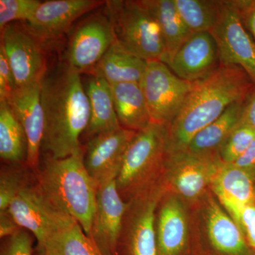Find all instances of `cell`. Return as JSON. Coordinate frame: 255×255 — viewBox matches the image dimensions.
Listing matches in <instances>:
<instances>
[{
  "label": "cell",
  "instance_id": "cell-41",
  "mask_svg": "<svg viewBox=\"0 0 255 255\" xmlns=\"http://www.w3.org/2000/svg\"></svg>",
  "mask_w": 255,
  "mask_h": 255
},
{
  "label": "cell",
  "instance_id": "cell-7",
  "mask_svg": "<svg viewBox=\"0 0 255 255\" xmlns=\"http://www.w3.org/2000/svg\"><path fill=\"white\" fill-rule=\"evenodd\" d=\"M167 191L163 180L128 201L117 255H157L156 210Z\"/></svg>",
  "mask_w": 255,
  "mask_h": 255
},
{
  "label": "cell",
  "instance_id": "cell-11",
  "mask_svg": "<svg viewBox=\"0 0 255 255\" xmlns=\"http://www.w3.org/2000/svg\"><path fill=\"white\" fill-rule=\"evenodd\" d=\"M117 41L113 23L105 9L87 17L72 35L66 63L81 74H90Z\"/></svg>",
  "mask_w": 255,
  "mask_h": 255
},
{
  "label": "cell",
  "instance_id": "cell-4",
  "mask_svg": "<svg viewBox=\"0 0 255 255\" xmlns=\"http://www.w3.org/2000/svg\"><path fill=\"white\" fill-rule=\"evenodd\" d=\"M189 204V255H255L234 220L209 189Z\"/></svg>",
  "mask_w": 255,
  "mask_h": 255
},
{
  "label": "cell",
  "instance_id": "cell-21",
  "mask_svg": "<svg viewBox=\"0 0 255 255\" xmlns=\"http://www.w3.org/2000/svg\"><path fill=\"white\" fill-rule=\"evenodd\" d=\"M36 252L43 255H103L81 226L67 214L60 216L41 251Z\"/></svg>",
  "mask_w": 255,
  "mask_h": 255
},
{
  "label": "cell",
  "instance_id": "cell-6",
  "mask_svg": "<svg viewBox=\"0 0 255 255\" xmlns=\"http://www.w3.org/2000/svg\"><path fill=\"white\" fill-rule=\"evenodd\" d=\"M117 41L124 49L145 61L162 62L165 46L155 16L143 1H106Z\"/></svg>",
  "mask_w": 255,
  "mask_h": 255
},
{
  "label": "cell",
  "instance_id": "cell-31",
  "mask_svg": "<svg viewBox=\"0 0 255 255\" xmlns=\"http://www.w3.org/2000/svg\"><path fill=\"white\" fill-rule=\"evenodd\" d=\"M41 1L38 0H0V29L15 21H27Z\"/></svg>",
  "mask_w": 255,
  "mask_h": 255
},
{
  "label": "cell",
  "instance_id": "cell-17",
  "mask_svg": "<svg viewBox=\"0 0 255 255\" xmlns=\"http://www.w3.org/2000/svg\"><path fill=\"white\" fill-rule=\"evenodd\" d=\"M41 82L17 87L6 100L22 126L28 142L26 166L38 170L44 133V114L41 101Z\"/></svg>",
  "mask_w": 255,
  "mask_h": 255
},
{
  "label": "cell",
  "instance_id": "cell-3",
  "mask_svg": "<svg viewBox=\"0 0 255 255\" xmlns=\"http://www.w3.org/2000/svg\"><path fill=\"white\" fill-rule=\"evenodd\" d=\"M83 157L84 153L62 159L46 155L36 180L47 199L73 218L90 237L98 187L85 168Z\"/></svg>",
  "mask_w": 255,
  "mask_h": 255
},
{
  "label": "cell",
  "instance_id": "cell-14",
  "mask_svg": "<svg viewBox=\"0 0 255 255\" xmlns=\"http://www.w3.org/2000/svg\"><path fill=\"white\" fill-rule=\"evenodd\" d=\"M135 131L121 128L92 137L84 150V164L97 187L115 181Z\"/></svg>",
  "mask_w": 255,
  "mask_h": 255
},
{
  "label": "cell",
  "instance_id": "cell-37",
  "mask_svg": "<svg viewBox=\"0 0 255 255\" xmlns=\"http://www.w3.org/2000/svg\"><path fill=\"white\" fill-rule=\"evenodd\" d=\"M233 164L255 173V138L245 153Z\"/></svg>",
  "mask_w": 255,
  "mask_h": 255
},
{
  "label": "cell",
  "instance_id": "cell-28",
  "mask_svg": "<svg viewBox=\"0 0 255 255\" xmlns=\"http://www.w3.org/2000/svg\"><path fill=\"white\" fill-rule=\"evenodd\" d=\"M183 22L191 34L210 32L219 12L220 1L215 0H174Z\"/></svg>",
  "mask_w": 255,
  "mask_h": 255
},
{
  "label": "cell",
  "instance_id": "cell-23",
  "mask_svg": "<svg viewBox=\"0 0 255 255\" xmlns=\"http://www.w3.org/2000/svg\"><path fill=\"white\" fill-rule=\"evenodd\" d=\"M244 106V101L230 106L219 119L198 132L184 151L201 157H219L223 142L241 122Z\"/></svg>",
  "mask_w": 255,
  "mask_h": 255
},
{
  "label": "cell",
  "instance_id": "cell-33",
  "mask_svg": "<svg viewBox=\"0 0 255 255\" xmlns=\"http://www.w3.org/2000/svg\"><path fill=\"white\" fill-rule=\"evenodd\" d=\"M229 215L241 229L248 244L255 252V204L243 206Z\"/></svg>",
  "mask_w": 255,
  "mask_h": 255
},
{
  "label": "cell",
  "instance_id": "cell-13",
  "mask_svg": "<svg viewBox=\"0 0 255 255\" xmlns=\"http://www.w3.org/2000/svg\"><path fill=\"white\" fill-rule=\"evenodd\" d=\"M7 210L18 226L35 238L36 251H41L52 228L60 216L65 214L47 199L36 179L22 188Z\"/></svg>",
  "mask_w": 255,
  "mask_h": 255
},
{
  "label": "cell",
  "instance_id": "cell-26",
  "mask_svg": "<svg viewBox=\"0 0 255 255\" xmlns=\"http://www.w3.org/2000/svg\"><path fill=\"white\" fill-rule=\"evenodd\" d=\"M142 1L158 23L165 46L163 63L168 65L179 48L192 34L179 16L174 0Z\"/></svg>",
  "mask_w": 255,
  "mask_h": 255
},
{
  "label": "cell",
  "instance_id": "cell-16",
  "mask_svg": "<svg viewBox=\"0 0 255 255\" xmlns=\"http://www.w3.org/2000/svg\"><path fill=\"white\" fill-rule=\"evenodd\" d=\"M127 206V203L117 190L115 181L102 184L97 189L90 238L103 255H117Z\"/></svg>",
  "mask_w": 255,
  "mask_h": 255
},
{
  "label": "cell",
  "instance_id": "cell-15",
  "mask_svg": "<svg viewBox=\"0 0 255 255\" xmlns=\"http://www.w3.org/2000/svg\"><path fill=\"white\" fill-rule=\"evenodd\" d=\"M157 255H189V204L166 191L155 215Z\"/></svg>",
  "mask_w": 255,
  "mask_h": 255
},
{
  "label": "cell",
  "instance_id": "cell-25",
  "mask_svg": "<svg viewBox=\"0 0 255 255\" xmlns=\"http://www.w3.org/2000/svg\"><path fill=\"white\" fill-rule=\"evenodd\" d=\"M146 65L147 61L129 53L116 41L90 75L103 78L110 85L125 82L140 83Z\"/></svg>",
  "mask_w": 255,
  "mask_h": 255
},
{
  "label": "cell",
  "instance_id": "cell-38",
  "mask_svg": "<svg viewBox=\"0 0 255 255\" xmlns=\"http://www.w3.org/2000/svg\"><path fill=\"white\" fill-rule=\"evenodd\" d=\"M241 122L255 130V92L249 97L245 104Z\"/></svg>",
  "mask_w": 255,
  "mask_h": 255
},
{
  "label": "cell",
  "instance_id": "cell-20",
  "mask_svg": "<svg viewBox=\"0 0 255 255\" xmlns=\"http://www.w3.org/2000/svg\"><path fill=\"white\" fill-rule=\"evenodd\" d=\"M255 173L234 164L220 166L211 184V190L228 214L255 204Z\"/></svg>",
  "mask_w": 255,
  "mask_h": 255
},
{
  "label": "cell",
  "instance_id": "cell-2",
  "mask_svg": "<svg viewBox=\"0 0 255 255\" xmlns=\"http://www.w3.org/2000/svg\"><path fill=\"white\" fill-rule=\"evenodd\" d=\"M247 74L238 66L221 65L214 73L193 82L192 89L167 128V155L183 152L196 134L219 119L228 107L244 101Z\"/></svg>",
  "mask_w": 255,
  "mask_h": 255
},
{
  "label": "cell",
  "instance_id": "cell-10",
  "mask_svg": "<svg viewBox=\"0 0 255 255\" xmlns=\"http://www.w3.org/2000/svg\"><path fill=\"white\" fill-rule=\"evenodd\" d=\"M221 164L219 157H201L186 151L167 155L162 180L167 191L191 204L211 189Z\"/></svg>",
  "mask_w": 255,
  "mask_h": 255
},
{
  "label": "cell",
  "instance_id": "cell-30",
  "mask_svg": "<svg viewBox=\"0 0 255 255\" xmlns=\"http://www.w3.org/2000/svg\"><path fill=\"white\" fill-rule=\"evenodd\" d=\"M22 164L3 167L0 174V211L8 209L13 199L30 182Z\"/></svg>",
  "mask_w": 255,
  "mask_h": 255
},
{
  "label": "cell",
  "instance_id": "cell-12",
  "mask_svg": "<svg viewBox=\"0 0 255 255\" xmlns=\"http://www.w3.org/2000/svg\"><path fill=\"white\" fill-rule=\"evenodd\" d=\"M1 44L14 75L16 87L41 81L46 60L38 39L26 26L9 23L1 31Z\"/></svg>",
  "mask_w": 255,
  "mask_h": 255
},
{
  "label": "cell",
  "instance_id": "cell-32",
  "mask_svg": "<svg viewBox=\"0 0 255 255\" xmlns=\"http://www.w3.org/2000/svg\"><path fill=\"white\" fill-rule=\"evenodd\" d=\"M31 233L21 229L6 241L1 247L0 255H34L33 236Z\"/></svg>",
  "mask_w": 255,
  "mask_h": 255
},
{
  "label": "cell",
  "instance_id": "cell-39",
  "mask_svg": "<svg viewBox=\"0 0 255 255\" xmlns=\"http://www.w3.org/2000/svg\"><path fill=\"white\" fill-rule=\"evenodd\" d=\"M43 255L40 254V253H36V251H35V255Z\"/></svg>",
  "mask_w": 255,
  "mask_h": 255
},
{
  "label": "cell",
  "instance_id": "cell-8",
  "mask_svg": "<svg viewBox=\"0 0 255 255\" xmlns=\"http://www.w3.org/2000/svg\"><path fill=\"white\" fill-rule=\"evenodd\" d=\"M152 123L167 126L179 113L193 82L177 77L165 63L147 62L140 82Z\"/></svg>",
  "mask_w": 255,
  "mask_h": 255
},
{
  "label": "cell",
  "instance_id": "cell-35",
  "mask_svg": "<svg viewBox=\"0 0 255 255\" xmlns=\"http://www.w3.org/2000/svg\"><path fill=\"white\" fill-rule=\"evenodd\" d=\"M233 2L245 26L251 32L255 41V0H235Z\"/></svg>",
  "mask_w": 255,
  "mask_h": 255
},
{
  "label": "cell",
  "instance_id": "cell-5",
  "mask_svg": "<svg viewBox=\"0 0 255 255\" xmlns=\"http://www.w3.org/2000/svg\"><path fill=\"white\" fill-rule=\"evenodd\" d=\"M166 159V126L151 123L135 132L115 180L122 199L127 203L162 182Z\"/></svg>",
  "mask_w": 255,
  "mask_h": 255
},
{
  "label": "cell",
  "instance_id": "cell-29",
  "mask_svg": "<svg viewBox=\"0 0 255 255\" xmlns=\"http://www.w3.org/2000/svg\"><path fill=\"white\" fill-rule=\"evenodd\" d=\"M255 138V130L241 122L220 147L219 157L224 164H233L248 150Z\"/></svg>",
  "mask_w": 255,
  "mask_h": 255
},
{
  "label": "cell",
  "instance_id": "cell-36",
  "mask_svg": "<svg viewBox=\"0 0 255 255\" xmlns=\"http://www.w3.org/2000/svg\"><path fill=\"white\" fill-rule=\"evenodd\" d=\"M21 230L8 210L0 211V238H7Z\"/></svg>",
  "mask_w": 255,
  "mask_h": 255
},
{
  "label": "cell",
  "instance_id": "cell-19",
  "mask_svg": "<svg viewBox=\"0 0 255 255\" xmlns=\"http://www.w3.org/2000/svg\"><path fill=\"white\" fill-rule=\"evenodd\" d=\"M167 65L186 81L195 82L206 78L221 66L214 37L209 32L191 35Z\"/></svg>",
  "mask_w": 255,
  "mask_h": 255
},
{
  "label": "cell",
  "instance_id": "cell-27",
  "mask_svg": "<svg viewBox=\"0 0 255 255\" xmlns=\"http://www.w3.org/2000/svg\"><path fill=\"white\" fill-rule=\"evenodd\" d=\"M28 142L22 126L7 101H0V156L11 164H26Z\"/></svg>",
  "mask_w": 255,
  "mask_h": 255
},
{
  "label": "cell",
  "instance_id": "cell-18",
  "mask_svg": "<svg viewBox=\"0 0 255 255\" xmlns=\"http://www.w3.org/2000/svg\"><path fill=\"white\" fill-rule=\"evenodd\" d=\"M99 0H50L41 1L26 28L39 39H49L63 34L82 15L105 4Z\"/></svg>",
  "mask_w": 255,
  "mask_h": 255
},
{
  "label": "cell",
  "instance_id": "cell-9",
  "mask_svg": "<svg viewBox=\"0 0 255 255\" xmlns=\"http://www.w3.org/2000/svg\"><path fill=\"white\" fill-rule=\"evenodd\" d=\"M214 37L221 65L240 67L255 83V43L250 36L232 0L220 1Z\"/></svg>",
  "mask_w": 255,
  "mask_h": 255
},
{
  "label": "cell",
  "instance_id": "cell-24",
  "mask_svg": "<svg viewBox=\"0 0 255 255\" xmlns=\"http://www.w3.org/2000/svg\"><path fill=\"white\" fill-rule=\"evenodd\" d=\"M111 87L121 127L137 132L152 123L140 84L125 82L111 85Z\"/></svg>",
  "mask_w": 255,
  "mask_h": 255
},
{
  "label": "cell",
  "instance_id": "cell-40",
  "mask_svg": "<svg viewBox=\"0 0 255 255\" xmlns=\"http://www.w3.org/2000/svg\"></svg>",
  "mask_w": 255,
  "mask_h": 255
},
{
  "label": "cell",
  "instance_id": "cell-1",
  "mask_svg": "<svg viewBox=\"0 0 255 255\" xmlns=\"http://www.w3.org/2000/svg\"><path fill=\"white\" fill-rule=\"evenodd\" d=\"M44 114L41 152L55 159L83 154L80 136L90 119V108L80 73L68 63L46 71L41 82Z\"/></svg>",
  "mask_w": 255,
  "mask_h": 255
},
{
  "label": "cell",
  "instance_id": "cell-34",
  "mask_svg": "<svg viewBox=\"0 0 255 255\" xmlns=\"http://www.w3.org/2000/svg\"><path fill=\"white\" fill-rule=\"evenodd\" d=\"M16 88L12 70L4 50L0 46V101L7 100Z\"/></svg>",
  "mask_w": 255,
  "mask_h": 255
},
{
  "label": "cell",
  "instance_id": "cell-22",
  "mask_svg": "<svg viewBox=\"0 0 255 255\" xmlns=\"http://www.w3.org/2000/svg\"><path fill=\"white\" fill-rule=\"evenodd\" d=\"M90 108V119L85 134L92 138L122 128L116 112L111 85L103 78L90 75L85 85Z\"/></svg>",
  "mask_w": 255,
  "mask_h": 255
}]
</instances>
